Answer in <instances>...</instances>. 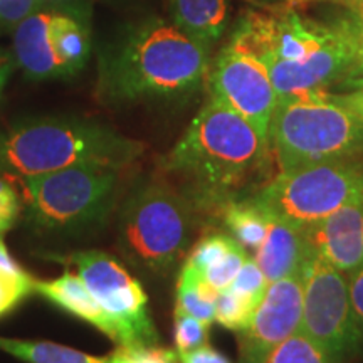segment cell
<instances>
[{"mask_svg": "<svg viewBox=\"0 0 363 363\" xmlns=\"http://www.w3.org/2000/svg\"><path fill=\"white\" fill-rule=\"evenodd\" d=\"M211 48L174 22L145 21L104 57L103 96L116 103L187 98L207 79Z\"/></svg>", "mask_w": 363, "mask_h": 363, "instance_id": "obj_1", "label": "cell"}, {"mask_svg": "<svg viewBox=\"0 0 363 363\" xmlns=\"http://www.w3.org/2000/svg\"><path fill=\"white\" fill-rule=\"evenodd\" d=\"M269 142L246 118L214 96L165 158V169L184 177L202 201L220 206L264 170Z\"/></svg>", "mask_w": 363, "mask_h": 363, "instance_id": "obj_2", "label": "cell"}, {"mask_svg": "<svg viewBox=\"0 0 363 363\" xmlns=\"http://www.w3.org/2000/svg\"><path fill=\"white\" fill-rule=\"evenodd\" d=\"M142 152V143L103 125L49 118L27 121L0 135V170L19 179L74 165L120 170L131 165Z\"/></svg>", "mask_w": 363, "mask_h": 363, "instance_id": "obj_3", "label": "cell"}, {"mask_svg": "<svg viewBox=\"0 0 363 363\" xmlns=\"http://www.w3.org/2000/svg\"><path fill=\"white\" fill-rule=\"evenodd\" d=\"M267 142L279 172L363 157V120L328 94L279 99Z\"/></svg>", "mask_w": 363, "mask_h": 363, "instance_id": "obj_4", "label": "cell"}, {"mask_svg": "<svg viewBox=\"0 0 363 363\" xmlns=\"http://www.w3.org/2000/svg\"><path fill=\"white\" fill-rule=\"evenodd\" d=\"M194 208L167 184H150L126 202L120 219V247L131 264L163 274L187 252Z\"/></svg>", "mask_w": 363, "mask_h": 363, "instance_id": "obj_5", "label": "cell"}, {"mask_svg": "<svg viewBox=\"0 0 363 363\" xmlns=\"http://www.w3.org/2000/svg\"><path fill=\"white\" fill-rule=\"evenodd\" d=\"M363 195V157L279 172L254 194L259 206L299 227H310Z\"/></svg>", "mask_w": 363, "mask_h": 363, "instance_id": "obj_6", "label": "cell"}, {"mask_svg": "<svg viewBox=\"0 0 363 363\" xmlns=\"http://www.w3.org/2000/svg\"><path fill=\"white\" fill-rule=\"evenodd\" d=\"M118 169L74 165L43 175L24 177L27 217L49 230L78 229L101 219L111 207Z\"/></svg>", "mask_w": 363, "mask_h": 363, "instance_id": "obj_7", "label": "cell"}, {"mask_svg": "<svg viewBox=\"0 0 363 363\" xmlns=\"http://www.w3.org/2000/svg\"><path fill=\"white\" fill-rule=\"evenodd\" d=\"M301 279L303 318L299 331L315 340L337 362L362 343L353 321L348 276L310 247L301 266Z\"/></svg>", "mask_w": 363, "mask_h": 363, "instance_id": "obj_8", "label": "cell"}, {"mask_svg": "<svg viewBox=\"0 0 363 363\" xmlns=\"http://www.w3.org/2000/svg\"><path fill=\"white\" fill-rule=\"evenodd\" d=\"M89 51L88 29L69 13L34 12L13 29V61L30 79L74 74Z\"/></svg>", "mask_w": 363, "mask_h": 363, "instance_id": "obj_9", "label": "cell"}, {"mask_svg": "<svg viewBox=\"0 0 363 363\" xmlns=\"http://www.w3.org/2000/svg\"><path fill=\"white\" fill-rule=\"evenodd\" d=\"M72 262L86 288L120 330V347L158 343L147 293L115 257L86 251L76 254Z\"/></svg>", "mask_w": 363, "mask_h": 363, "instance_id": "obj_10", "label": "cell"}, {"mask_svg": "<svg viewBox=\"0 0 363 363\" xmlns=\"http://www.w3.org/2000/svg\"><path fill=\"white\" fill-rule=\"evenodd\" d=\"M211 96L246 118L267 140L278 94L259 59L227 43L207 74Z\"/></svg>", "mask_w": 363, "mask_h": 363, "instance_id": "obj_11", "label": "cell"}, {"mask_svg": "<svg viewBox=\"0 0 363 363\" xmlns=\"http://www.w3.org/2000/svg\"><path fill=\"white\" fill-rule=\"evenodd\" d=\"M301 271L267 286L247 328L240 331V352L246 363H261L272 347L301 330Z\"/></svg>", "mask_w": 363, "mask_h": 363, "instance_id": "obj_12", "label": "cell"}, {"mask_svg": "<svg viewBox=\"0 0 363 363\" xmlns=\"http://www.w3.org/2000/svg\"><path fill=\"white\" fill-rule=\"evenodd\" d=\"M306 238L313 251L352 274L363 264V195L306 227Z\"/></svg>", "mask_w": 363, "mask_h": 363, "instance_id": "obj_13", "label": "cell"}, {"mask_svg": "<svg viewBox=\"0 0 363 363\" xmlns=\"http://www.w3.org/2000/svg\"><path fill=\"white\" fill-rule=\"evenodd\" d=\"M308 249L305 227L269 214V227L262 244L256 249L254 261L264 272L267 283H274L301 271Z\"/></svg>", "mask_w": 363, "mask_h": 363, "instance_id": "obj_14", "label": "cell"}, {"mask_svg": "<svg viewBox=\"0 0 363 363\" xmlns=\"http://www.w3.org/2000/svg\"><path fill=\"white\" fill-rule=\"evenodd\" d=\"M34 291L43 294L45 299L61 306L62 310L94 325L104 335H108L113 342L120 345V330H118L115 321L94 299L79 276L65 272L61 278L52 281H34Z\"/></svg>", "mask_w": 363, "mask_h": 363, "instance_id": "obj_15", "label": "cell"}, {"mask_svg": "<svg viewBox=\"0 0 363 363\" xmlns=\"http://www.w3.org/2000/svg\"><path fill=\"white\" fill-rule=\"evenodd\" d=\"M172 22L208 45L217 43L229 22V0H169Z\"/></svg>", "mask_w": 363, "mask_h": 363, "instance_id": "obj_16", "label": "cell"}, {"mask_svg": "<svg viewBox=\"0 0 363 363\" xmlns=\"http://www.w3.org/2000/svg\"><path fill=\"white\" fill-rule=\"evenodd\" d=\"M222 220L229 233L242 247L254 249L261 246L269 227V214L252 197L229 199L220 203Z\"/></svg>", "mask_w": 363, "mask_h": 363, "instance_id": "obj_17", "label": "cell"}, {"mask_svg": "<svg viewBox=\"0 0 363 363\" xmlns=\"http://www.w3.org/2000/svg\"><path fill=\"white\" fill-rule=\"evenodd\" d=\"M217 296L219 291L203 278L202 272L185 262L177 286V310L189 313L203 323L211 325L216 321Z\"/></svg>", "mask_w": 363, "mask_h": 363, "instance_id": "obj_18", "label": "cell"}, {"mask_svg": "<svg viewBox=\"0 0 363 363\" xmlns=\"http://www.w3.org/2000/svg\"><path fill=\"white\" fill-rule=\"evenodd\" d=\"M0 350L27 363H108V358L88 355L51 342H24L0 337Z\"/></svg>", "mask_w": 363, "mask_h": 363, "instance_id": "obj_19", "label": "cell"}, {"mask_svg": "<svg viewBox=\"0 0 363 363\" xmlns=\"http://www.w3.org/2000/svg\"><path fill=\"white\" fill-rule=\"evenodd\" d=\"M261 363H335V358L303 331L272 347Z\"/></svg>", "mask_w": 363, "mask_h": 363, "instance_id": "obj_20", "label": "cell"}, {"mask_svg": "<svg viewBox=\"0 0 363 363\" xmlns=\"http://www.w3.org/2000/svg\"><path fill=\"white\" fill-rule=\"evenodd\" d=\"M254 311H256V306H252L230 288L219 291V296L216 299V321L235 333L247 328Z\"/></svg>", "mask_w": 363, "mask_h": 363, "instance_id": "obj_21", "label": "cell"}, {"mask_svg": "<svg viewBox=\"0 0 363 363\" xmlns=\"http://www.w3.org/2000/svg\"><path fill=\"white\" fill-rule=\"evenodd\" d=\"M34 291V279L21 267H0V316Z\"/></svg>", "mask_w": 363, "mask_h": 363, "instance_id": "obj_22", "label": "cell"}, {"mask_svg": "<svg viewBox=\"0 0 363 363\" xmlns=\"http://www.w3.org/2000/svg\"><path fill=\"white\" fill-rule=\"evenodd\" d=\"M235 244H238V240L230 238L229 234H211L195 244L190 251L187 262L203 274L214 262L224 257L229 251H233Z\"/></svg>", "mask_w": 363, "mask_h": 363, "instance_id": "obj_23", "label": "cell"}, {"mask_svg": "<svg viewBox=\"0 0 363 363\" xmlns=\"http://www.w3.org/2000/svg\"><path fill=\"white\" fill-rule=\"evenodd\" d=\"M267 286H269V283H267L264 272L261 271L256 261L249 257L239 269L238 276H235L229 288L234 293H238L239 296H242L246 301L251 303L252 306L257 308L262 296H264Z\"/></svg>", "mask_w": 363, "mask_h": 363, "instance_id": "obj_24", "label": "cell"}, {"mask_svg": "<svg viewBox=\"0 0 363 363\" xmlns=\"http://www.w3.org/2000/svg\"><path fill=\"white\" fill-rule=\"evenodd\" d=\"M208 326L203 321L175 308V345L177 352H189L208 345Z\"/></svg>", "mask_w": 363, "mask_h": 363, "instance_id": "obj_25", "label": "cell"}, {"mask_svg": "<svg viewBox=\"0 0 363 363\" xmlns=\"http://www.w3.org/2000/svg\"><path fill=\"white\" fill-rule=\"evenodd\" d=\"M249 259L246 247H242L238 242L234 246L233 251H229L224 257H220L219 261L214 262L208 269L203 272V278L211 283L217 291H224L233 284V281L244 262Z\"/></svg>", "mask_w": 363, "mask_h": 363, "instance_id": "obj_26", "label": "cell"}, {"mask_svg": "<svg viewBox=\"0 0 363 363\" xmlns=\"http://www.w3.org/2000/svg\"><path fill=\"white\" fill-rule=\"evenodd\" d=\"M177 353L158 345H136L120 347L108 357V363H177Z\"/></svg>", "mask_w": 363, "mask_h": 363, "instance_id": "obj_27", "label": "cell"}, {"mask_svg": "<svg viewBox=\"0 0 363 363\" xmlns=\"http://www.w3.org/2000/svg\"><path fill=\"white\" fill-rule=\"evenodd\" d=\"M39 0H0V29H16L26 17L35 12Z\"/></svg>", "mask_w": 363, "mask_h": 363, "instance_id": "obj_28", "label": "cell"}, {"mask_svg": "<svg viewBox=\"0 0 363 363\" xmlns=\"http://www.w3.org/2000/svg\"><path fill=\"white\" fill-rule=\"evenodd\" d=\"M19 211L21 202L16 190L6 180L0 179V234L11 229L19 217Z\"/></svg>", "mask_w": 363, "mask_h": 363, "instance_id": "obj_29", "label": "cell"}, {"mask_svg": "<svg viewBox=\"0 0 363 363\" xmlns=\"http://www.w3.org/2000/svg\"><path fill=\"white\" fill-rule=\"evenodd\" d=\"M348 293H350L353 321L363 342V264L348 274Z\"/></svg>", "mask_w": 363, "mask_h": 363, "instance_id": "obj_30", "label": "cell"}, {"mask_svg": "<svg viewBox=\"0 0 363 363\" xmlns=\"http://www.w3.org/2000/svg\"><path fill=\"white\" fill-rule=\"evenodd\" d=\"M177 353H179V360L182 363H230L222 353L211 348L208 345H203V347L194 348V350L189 352Z\"/></svg>", "mask_w": 363, "mask_h": 363, "instance_id": "obj_31", "label": "cell"}, {"mask_svg": "<svg viewBox=\"0 0 363 363\" xmlns=\"http://www.w3.org/2000/svg\"><path fill=\"white\" fill-rule=\"evenodd\" d=\"M328 96L337 101L338 104H342L343 108L350 110L352 113H355L358 118L363 120V89H357V91H350V93H326Z\"/></svg>", "mask_w": 363, "mask_h": 363, "instance_id": "obj_32", "label": "cell"}, {"mask_svg": "<svg viewBox=\"0 0 363 363\" xmlns=\"http://www.w3.org/2000/svg\"><path fill=\"white\" fill-rule=\"evenodd\" d=\"M13 57L9 54L6 49L0 48V93H2L4 86H6L9 76H11L13 67Z\"/></svg>", "mask_w": 363, "mask_h": 363, "instance_id": "obj_33", "label": "cell"}, {"mask_svg": "<svg viewBox=\"0 0 363 363\" xmlns=\"http://www.w3.org/2000/svg\"><path fill=\"white\" fill-rule=\"evenodd\" d=\"M0 267H7V269H16V267H19L16 264V262L12 261V257L9 256L6 246H4L2 239H0Z\"/></svg>", "mask_w": 363, "mask_h": 363, "instance_id": "obj_34", "label": "cell"}, {"mask_svg": "<svg viewBox=\"0 0 363 363\" xmlns=\"http://www.w3.org/2000/svg\"><path fill=\"white\" fill-rule=\"evenodd\" d=\"M342 6L357 16L363 17V0H342Z\"/></svg>", "mask_w": 363, "mask_h": 363, "instance_id": "obj_35", "label": "cell"}, {"mask_svg": "<svg viewBox=\"0 0 363 363\" xmlns=\"http://www.w3.org/2000/svg\"><path fill=\"white\" fill-rule=\"evenodd\" d=\"M257 2H264V4H278V2H284V0H257Z\"/></svg>", "mask_w": 363, "mask_h": 363, "instance_id": "obj_36", "label": "cell"}]
</instances>
